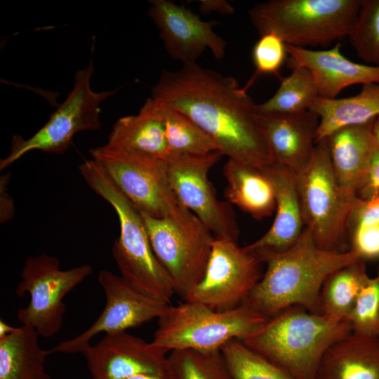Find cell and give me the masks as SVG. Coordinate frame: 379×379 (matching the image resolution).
Masks as SVG:
<instances>
[{
  "mask_svg": "<svg viewBox=\"0 0 379 379\" xmlns=\"http://www.w3.org/2000/svg\"><path fill=\"white\" fill-rule=\"evenodd\" d=\"M155 101L196 123L228 159L264 169L274 161L256 120L255 104L237 80L197 62L164 70L152 89Z\"/></svg>",
  "mask_w": 379,
  "mask_h": 379,
  "instance_id": "6da1fadb",
  "label": "cell"
},
{
  "mask_svg": "<svg viewBox=\"0 0 379 379\" xmlns=\"http://www.w3.org/2000/svg\"><path fill=\"white\" fill-rule=\"evenodd\" d=\"M361 260L352 251H326L306 227L288 250L267 257L266 270L242 305L267 318L294 306L321 314L320 293L327 277Z\"/></svg>",
  "mask_w": 379,
  "mask_h": 379,
  "instance_id": "7a4b0ae2",
  "label": "cell"
},
{
  "mask_svg": "<svg viewBox=\"0 0 379 379\" xmlns=\"http://www.w3.org/2000/svg\"><path fill=\"white\" fill-rule=\"evenodd\" d=\"M352 332L349 319L294 306L239 340L293 378L315 379L327 350Z\"/></svg>",
  "mask_w": 379,
  "mask_h": 379,
  "instance_id": "3957f363",
  "label": "cell"
},
{
  "mask_svg": "<svg viewBox=\"0 0 379 379\" xmlns=\"http://www.w3.org/2000/svg\"><path fill=\"white\" fill-rule=\"evenodd\" d=\"M79 168L89 187L118 216L120 234L112 251L120 276L139 293L169 305L175 294L174 284L153 251L140 212L95 161H85Z\"/></svg>",
  "mask_w": 379,
  "mask_h": 379,
  "instance_id": "277c9868",
  "label": "cell"
},
{
  "mask_svg": "<svg viewBox=\"0 0 379 379\" xmlns=\"http://www.w3.org/2000/svg\"><path fill=\"white\" fill-rule=\"evenodd\" d=\"M361 0H270L257 4L249 19L261 35L273 32L286 45L327 47L348 36Z\"/></svg>",
  "mask_w": 379,
  "mask_h": 379,
  "instance_id": "5b68a950",
  "label": "cell"
},
{
  "mask_svg": "<svg viewBox=\"0 0 379 379\" xmlns=\"http://www.w3.org/2000/svg\"><path fill=\"white\" fill-rule=\"evenodd\" d=\"M267 319L245 305L218 312L201 303L184 301L176 306L169 305L158 319L151 342L167 352L220 350L228 342L253 333Z\"/></svg>",
  "mask_w": 379,
  "mask_h": 379,
  "instance_id": "8992f818",
  "label": "cell"
},
{
  "mask_svg": "<svg viewBox=\"0 0 379 379\" xmlns=\"http://www.w3.org/2000/svg\"><path fill=\"white\" fill-rule=\"evenodd\" d=\"M295 177L305 227L317 245L326 251H348L349 221L360 199L338 184L326 138L316 143L310 163Z\"/></svg>",
  "mask_w": 379,
  "mask_h": 379,
  "instance_id": "52a82bcc",
  "label": "cell"
},
{
  "mask_svg": "<svg viewBox=\"0 0 379 379\" xmlns=\"http://www.w3.org/2000/svg\"><path fill=\"white\" fill-rule=\"evenodd\" d=\"M90 154L140 213L166 218L190 211L180 203L171 187L167 161L105 145L91 149Z\"/></svg>",
  "mask_w": 379,
  "mask_h": 379,
  "instance_id": "ba28073f",
  "label": "cell"
},
{
  "mask_svg": "<svg viewBox=\"0 0 379 379\" xmlns=\"http://www.w3.org/2000/svg\"><path fill=\"white\" fill-rule=\"evenodd\" d=\"M153 251L182 299L201 280L213 240L191 211L178 218H154L140 213Z\"/></svg>",
  "mask_w": 379,
  "mask_h": 379,
  "instance_id": "9c48e42d",
  "label": "cell"
},
{
  "mask_svg": "<svg viewBox=\"0 0 379 379\" xmlns=\"http://www.w3.org/2000/svg\"><path fill=\"white\" fill-rule=\"evenodd\" d=\"M93 74V64L91 60L87 67L77 72L72 91L45 125L27 139L13 135L9 154L0 161L1 171L33 150L63 154L76 133L101 128L100 105L117 90L93 91L91 87Z\"/></svg>",
  "mask_w": 379,
  "mask_h": 379,
  "instance_id": "30bf717a",
  "label": "cell"
},
{
  "mask_svg": "<svg viewBox=\"0 0 379 379\" xmlns=\"http://www.w3.org/2000/svg\"><path fill=\"white\" fill-rule=\"evenodd\" d=\"M93 269L88 264L62 270L58 259L41 253L27 258L15 293L29 295L27 306L17 317L22 325L32 327L43 338H50L61 328L65 305L63 299L89 277Z\"/></svg>",
  "mask_w": 379,
  "mask_h": 379,
  "instance_id": "8fae6325",
  "label": "cell"
},
{
  "mask_svg": "<svg viewBox=\"0 0 379 379\" xmlns=\"http://www.w3.org/2000/svg\"><path fill=\"white\" fill-rule=\"evenodd\" d=\"M260 263L237 241L215 238L203 278L183 300L218 312L234 309L243 304L260 279Z\"/></svg>",
  "mask_w": 379,
  "mask_h": 379,
  "instance_id": "7c38bea8",
  "label": "cell"
},
{
  "mask_svg": "<svg viewBox=\"0 0 379 379\" xmlns=\"http://www.w3.org/2000/svg\"><path fill=\"white\" fill-rule=\"evenodd\" d=\"M222 154L181 155L167 164L168 181L180 203L194 213L215 238L237 241L239 230L229 202L219 200L208 179Z\"/></svg>",
  "mask_w": 379,
  "mask_h": 379,
  "instance_id": "4fadbf2b",
  "label": "cell"
},
{
  "mask_svg": "<svg viewBox=\"0 0 379 379\" xmlns=\"http://www.w3.org/2000/svg\"><path fill=\"white\" fill-rule=\"evenodd\" d=\"M98 282L105 296V306L96 320L78 335L60 342L49 354H84L97 334L126 331L154 319H159L169 305L150 298L134 289L121 276L101 270Z\"/></svg>",
  "mask_w": 379,
  "mask_h": 379,
  "instance_id": "5bb4252c",
  "label": "cell"
},
{
  "mask_svg": "<svg viewBox=\"0 0 379 379\" xmlns=\"http://www.w3.org/2000/svg\"><path fill=\"white\" fill-rule=\"evenodd\" d=\"M164 350L126 331L105 334L83 354L92 379H127L167 371Z\"/></svg>",
  "mask_w": 379,
  "mask_h": 379,
  "instance_id": "9a60e30c",
  "label": "cell"
},
{
  "mask_svg": "<svg viewBox=\"0 0 379 379\" xmlns=\"http://www.w3.org/2000/svg\"><path fill=\"white\" fill-rule=\"evenodd\" d=\"M148 15L159 29L168 55L183 64L197 62L209 49L218 60L225 55L226 41L213 31L215 21H203L184 6L167 0H151Z\"/></svg>",
  "mask_w": 379,
  "mask_h": 379,
  "instance_id": "2e32d148",
  "label": "cell"
},
{
  "mask_svg": "<svg viewBox=\"0 0 379 379\" xmlns=\"http://www.w3.org/2000/svg\"><path fill=\"white\" fill-rule=\"evenodd\" d=\"M256 120L273 161L295 175L310 163L316 146L318 115L311 110L293 114H258Z\"/></svg>",
  "mask_w": 379,
  "mask_h": 379,
  "instance_id": "e0dca14e",
  "label": "cell"
},
{
  "mask_svg": "<svg viewBox=\"0 0 379 379\" xmlns=\"http://www.w3.org/2000/svg\"><path fill=\"white\" fill-rule=\"evenodd\" d=\"M275 190V218L268 231L244 248L261 263L274 254L284 252L299 239L305 230L295 175L273 162L262 169Z\"/></svg>",
  "mask_w": 379,
  "mask_h": 379,
  "instance_id": "ac0fdd59",
  "label": "cell"
},
{
  "mask_svg": "<svg viewBox=\"0 0 379 379\" xmlns=\"http://www.w3.org/2000/svg\"><path fill=\"white\" fill-rule=\"evenodd\" d=\"M340 44L325 50H312L286 45L290 68L302 67L312 74L319 96L335 98L354 84H379V67L354 62L340 51Z\"/></svg>",
  "mask_w": 379,
  "mask_h": 379,
  "instance_id": "d6986e66",
  "label": "cell"
},
{
  "mask_svg": "<svg viewBox=\"0 0 379 379\" xmlns=\"http://www.w3.org/2000/svg\"><path fill=\"white\" fill-rule=\"evenodd\" d=\"M373 122L346 126L326 138L338 184L355 195L378 150L372 132Z\"/></svg>",
  "mask_w": 379,
  "mask_h": 379,
  "instance_id": "ffe728a7",
  "label": "cell"
},
{
  "mask_svg": "<svg viewBox=\"0 0 379 379\" xmlns=\"http://www.w3.org/2000/svg\"><path fill=\"white\" fill-rule=\"evenodd\" d=\"M105 145L167 162L175 159L168 147L164 124L152 98L146 100L138 114L123 117L116 121Z\"/></svg>",
  "mask_w": 379,
  "mask_h": 379,
  "instance_id": "44dd1931",
  "label": "cell"
},
{
  "mask_svg": "<svg viewBox=\"0 0 379 379\" xmlns=\"http://www.w3.org/2000/svg\"><path fill=\"white\" fill-rule=\"evenodd\" d=\"M315 379H379V336L352 332L325 353Z\"/></svg>",
  "mask_w": 379,
  "mask_h": 379,
  "instance_id": "7402d4cb",
  "label": "cell"
},
{
  "mask_svg": "<svg viewBox=\"0 0 379 379\" xmlns=\"http://www.w3.org/2000/svg\"><path fill=\"white\" fill-rule=\"evenodd\" d=\"M227 181L225 197L257 220L269 217L276 209L275 190L262 169L228 159L223 168Z\"/></svg>",
  "mask_w": 379,
  "mask_h": 379,
  "instance_id": "603a6c76",
  "label": "cell"
},
{
  "mask_svg": "<svg viewBox=\"0 0 379 379\" xmlns=\"http://www.w3.org/2000/svg\"><path fill=\"white\" fill-rule=\"evenodd\" d=\"M310 110L319 119L317 143L340 128L366 124L379 117V84H364L361 91L351 97L332 99L318 97Z\"/></svg>",
  "mask_w": 379,
  "mask_h": 379,
  "instance_id": "cb8c5ba5",
  "label": "cell"
},
{
  "mask_svg": "<svg viewBox=\"0 0 379 379\" xmlns=\"http://www.w3.org/2000/svg\"><path fill=\"white\" fill-rule=\"evenodd\" d=\"M39 337L22 325L0 338V379H51L45 369L49 352L41 348Z\"/></svg>",
  "mask_w": 379,
  "mask_h": 379,
  "instance_id": "d4e9b609",
  "label": "cell"
},
{
  "mask_svg": "<svg viewBox=\"0 0 379 379\" xmlns=\"http://www.w3.org/2000/svg\"><path fill=\"white\" fill-rule=\"evenodd\" d=\"M368 277L366 262L363 260L330 274L321 290V314L349 319L361 288Z\"/></svg>",
  "mask_w": 379,
  "mask_h": 379,
  "instance_id": "484cf974",
  "label": "cell"
},
{
  "mask_svg": "<svg viewBox=\"0 0 379 379\" xmlns=\"http://www.w3.org/2000/svg\"><path fill=\"white\" fill-rule=\"evenodd\" d=\"M153 100L164 124L168 147L175 158L181 155L203 156L220 152L216 142L190 118Z\"/></svg>",
  "mask_w": 379,
  "mask_h": 379,
  "instance_id": "4316f807",
  "label": "cell"
},
{
  "mask_svg": "<svg viewBox=\"0 0 379 379\" xmlns=\"http://www.w3.org/2000/svg\"><path fill=\"white\" fill-rule=\"evenodd\" d=\"M291 74L281 78L279 88L267 101L255 104L258 114H293L309 110L319 97L312 74L302 67H294Z\"/></svg>",
  "mask_w": 379,
  "mask_h": 379,
  "instance_id": "83f0119b",
  "label": "cell"
},
{
  "mask_svg": "<svg viewBox=\"0 0 379 379\" xmlns=\"http://www.w3.org/2000/svg\"><path fill=\"white\" fill-rule=\"evenodd\" d=\"M171 379H234L220 350H175L167 356Z\"/></svg>",
  "mask_w": 379,
  "mask_h": 379,
  "instance_id": "f1b7e54d",
  "label": "cell"
},
{
  "mask_svg": "<svg viewBox=\"0 0 379 379\" xmlns=\"http://www.w3.org/2000/svg\"><path fill=\"white\" fill-rule=\"evenodd\" d=\"M220 351L234 379H295L237 339L228 342Z\"/></svg>",
  "mask_w": 379,
  "mask_h": 379,
  "instance_id": "f546056e",
  "label": "cell"
},
{
  "mask_svg": "<svg viewBox=\"0 0 379 379\" xmlns=\"http://www.w3.org/2000/svg\"><path fill=\"white\" fill-rule=\"evenodd\" d=\"M349 41L366 64L379 67V0H361Z\"/></svg>",
  "mask_w": 379,
  "mask_h": 379,
  "instance_id": "4dcf8cb0",
  "label": "cell"
},
{
  "mask_svg": "<svg viewBox=\"0 0 379 379\" xmlns=\"http://www.w3.org/2000/svg\"><path fill=\"white\" fill-rule=\"evenodd\" d=\"M349 320L352 332L379 336V267L361 287Z\"/></svg>",
  "mask_w": 379,
  "mask_h": 379,
  "instance_id": "1f68e13d",
  "label": "cell"
},
{
  "mask_svg": "<svg viewBox=\"0 0 379 379\" xmlns=\"http://www.w3.org/2000/svg\"><path fill=\"white\" fill-rule=\"evenodd\" d=\"M287 55L286 44L278 35L273 32L261 35L252 50L255 72L244 88L247 91L261 75L278 76Z\"/></svg>",
  "mask_w": 379,
  "mask_h": 379,
  "instance_id": "d6a6232c",
  "label": "cell"
},
{
  "mask_svg": "<svg viewBox=\"0 0 379 379\" xmlns=\"http://www.w3.org/2000/svg\"><path fill=\"white\" fill-rule=\"evenodd\" d=\"M350 250L364 261L379 259V225H357L350 229Z\"/></svg>",
  "mask_w": 379,
  "mask_h": 379,
  "instance_id": "836d02e7",
  "label": "cell"
},
{
  "mask_svg": "<svg viewBox=\"0 0 379 379\" xmlns=\"http://www.w3.org/2000/svg\"><path fill=\"white\" fill-rule=\"evenodd\" d=\"M379 225V196L360 199L351 214L349 230L357 225Z\"/></svg>",
  "mask_w": 379,
  "mask_h": 379,
  "instance_id": "e575fe53",
  "label": "cell"
},
{
  "mask_svg": "<svg viewBox=\"0 0 379 379\" xmlns=\"http://www.w3.org/2000/svg\"><path fill=\"white\" fill-rule=\"evenodd\" d=\"M357 195L361 199L379 196V151L378 150L371 159Z\"/></svg>",
  "mask_w": 379,
  "mask_h": 379,
  "instance_id": "d590c367",
  "label": "cell"
},
{
  "mask_svg": "<svg viewBox=\"0 0 379 379\" xmlns=\"http://www.w3.org/2000/svg\"><path fill=\"white\" fill-rule=\"evenodd\" d=\"M11 173H7L0 178V222L5 223L14 215V201L8 191Z\"/></svg>",
  "mask_w": 379,
  "mask_h": 379,
  "instance_id": "8d00e7d4",
  "label": "cell"
},
{
  "mask_svg": "<svg viewBox=\"0 0 379 379\" xmlns=\"http://www.w3.org/2000/svg\"><path fill=\"white\" fill-rule=\"evenodd\" d=\"M199 11L204 14L217 12L225 15H232L234 11L232 5L225 0H201Z\"/></svg>",
  "mask_w": 379,
  "mask_h": 379,
  "instance_id": "74e56055",
  "label": "cell"
},
{
  "mask_svg": "<svg viewBox=\"0 0 379 379\" xmlns=\"http://www.w3.org/2000/svg\"><path fill=\"white\" fill-rule=\"evenodd\" d=\"M17 327H13L2 319L0 320V338H3L12 332H13Z\"/></svg>",
  "mask_w": 379,
  "mask_h": 379,
  "instance_id": "f35d334b",
  "label": "cell"
},
{
  "mask_svg": "<svg viewBox=\"0 0 379 379\" xmlns=\"http://www.w3.org/2000/svg\"><path fill=\"white\" fill-rule=\"evenodd\" d=\"M127 379H171L168 372L161 375H138Z\"/></svg>",
  "mask_w": 379,
  "mask_h": 379,
  "instance_id": "ab89813d",
  "label": "cell"
},
{
  "mask_svg": "<svg viewBox=\"0 0 379 379\" xmlns=\"http://www.w3.org/2000/svg\"><path fill=\"white\" fill-rule=\"evenodd\" d=\"M372 132L375 142L378 151H379V117L373 122Z\"/></svg>",
  "mask_w": 379,
  "mask_h": 379,
  "instance_id": "60d3db41",
  "label": "cell"
}]
</instances>
